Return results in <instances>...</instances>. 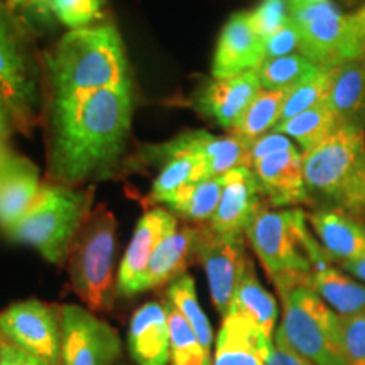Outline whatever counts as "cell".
<instances>
[{
	"label": "cell",
	"instance_id": "cell-1",
	"mask_svg": "<svg viewBox=\"0 0 365 365\" xmlns=\"http://www.w3.org/2000/svg\"><path fill=\"white\" fill-rule=\"evenodd\" d=\"M132 124V88H103L51 98L48 175L73 186L107 178L125 150Z\"/></svg>",
	"mask_w": 365,
	"mask_h": 365
},
{
	"label": "cell",
	"instance_id": "cell-2",
	"mask_svg": "<svg viewBox=\"0 0 365 365\" xmlns=\"http://www.w3.org/2000/svg\"><path fill=\"white\" fill-rule=\"evenodd\" d=\"M43 66L51 98L132 88L125 46L112 24L70 31L44 54Z\"/></svg>",
	"mask_w": 365,
	"mask_h": 365
},
{
	"label": "cell",
	"instance_id": "cell-3",
	"mask_svg": "<svg viewBox=\"0 0 365 365\" xmlns=\"http://www.w3.org/2000/svg\"><path fill=\"white\" fill-rule=\"evenodd\" d=\"M303 176L312 202L365 218V127L339 125L303 153Z\"/></svg>",
	"mask_w": 365,
	"mask_h": 365
},
{
	"label": "cell",
	"instance_id": "cell-4",
	"mask_svg": "<svg viewBox=\"0 0 365 365\" xmlns=\"http://www.w3.org/2000/svg\"><path fill=\"white\" fill-rule=\"evenodd\" d=\"M245 237L279 296L296 286H309L314 267L330 259L299 208H262Z\"/></svg>",
	"mask_w": 365,
	"mask_h": 365
},
{
	"label": "cell",
	"instance_id": "cell-5",
	"mask_svg": "<svg viewBox=\"0 0 365 365\" xmlns=\"http://www.w3.org/2000/svg\"><path fill=\"white\" fill-rule=\"evenodd\" d=\"M117 220L100 205L86 215L68 250V272L73 289L90 312L110 309L117 294Z\"/></svg>",
	"mask_w": 365,
	"mask_h": 365
},
{
	"label": "cell",
	"instance_id": "cell-6",
	"mask_svg": "<svg viewBox=\"0 0 365 365\" xmlns=\"http://www.w3.org/2000/svg\"><path fill=\"white\" fill-rule=\"evenodd\" d=\"M91 191L46 182L33 207L6 232L7 237L31 245L48 262L66 259L73 237L90 213Z\"/></svg>",
	"mask_w": 365,
	"mask_h": 365
},
{
	"label": "cell",
	"instance_id": "cell-7",
	"mask_svg": "<svg viewBox=\"0 0 365 365\" xmlns=\"http://www.w3.org/2000/svg\"><path fill=\"white\" fill-rule=\"evenodd\" d=\"M0 95L11 108L17 130L27 132L38 122L39 68L29 27L6 2H0Z\"/></svg>",
	"mask_w": 365,
	"mask_h": 365
},
{
	"label": "cell",
	"instance_id": "cell-8",
	"mask_svg": "<svg viewBox=\"0 0 365 365\" xmlns=\"http://www.w3.org/2000/svg\"><path fill=\"white\" fill-rule=\"evenodd\" d=\"M282 318L274 341L317 365H344L336 346V314L312 286L301 284L281 294Z\"/></svg>",
	"mask_w": 365,
	"mask_h": 365
},
{
	"label": "cell",
	"instance_id": "cell-9",
	"mask_svg": "<svg viewBox=\"0 0 365 365\" xmlns=\"http://www.w3.org/2000/svg\"><path fill=\"white\" fill-rule=\"evenodd\" d=\"M59 317L61 365H115L122 349L115 328L78 304H65Z\"/></svg>",
	"mask_w": 365,
	"mask_h": 365
},
{
	"label": "cell",
	"instance_id": "cell-10",
	"mask_svg": "<svg viewBox=\"0 0 365 365\" xmlns=\"http://www.w3.org/2000/svg\"><path fill=\"white\" fill-rule=\"evenodd\" d=\"M0 335L49 365H61V317L49 304L27 299L0 313Z\"/></svg>",
	"mask_w": 365,
	"mask_h": 365
},
{
	"label": "cell",
	"instance_id": "cell-11",
	"mask_svg": "<svg viewBox=\"0 0 365 365\" xmlns=\"http://www.w3.org/2000/svg\"><path fill=\"white\" fill-rule=\"evenodd\" d=\"M195 259L207 274L217 312L225 317L242 274L250 262L244 239H230L205 225H195Z\"/></svg>",
	"mask_w": 365,
	"mask_h": 365
},
{
	"label": "cell",
	"instance_id": "cell-12",
	"mask_svg": "<svg viewBox=\"0 0 365 365\" xmlns=\"http://www.w3.org/2000/svg\"><path fill=\"white\" fill-rule=\"evenodd\" d=\"M145 161L161 164V171L150 188L149 202L171 207L186 186L203 181V168L193 150L191 132L159 145H149L143 150Z\"/></svg>",
	"mask_w": 365,
	"mask_h": 365
},
{
	"label": "cell",
	"instance_id": "cell-13",
	"mask_svg": "<svg viewBox=\"0 0 365 365\" xmlns=\"http://www.w3.org/2000/svg\"><path fill=\"white\" fill-rule=\"evenodd\" d=\"M262 191L250 168H237L223 176L222 198L208 222L213 232L230 239H244L262 210Z\"/></svg>",
	"mask_w": 365,
	"mask_h": 365
},
{
	"label": "cell",
	"instance_id": "cell-14",
	"mask_svg": "<svg viewBox=\"0 0 365 365\" xmlns=\"http://www.w3.org/2000/svg\"><path fill=\"white\" fill-rule=\"evenodd\" d=\"M178 218L166 208H154L137 222L134 235L122 259L117 276V294L134 296L143 293V281L149 261L159 242L178 225Z\"/></svg>",
	"mask_w": 365,
	"mask_h": 365
},
{
	"label": "cell",
	"instance_id": "cell-15",
	"mask_svg": "<svg viewBox=\"0 0 365 365\" xmlns=\"http://www.w3.org/2000/svg\"><path fill=\"white\" fill-rule=\"evenodd\" d=\"M261 90L257 70L213 78L196 93L195 108L222 129L230 130Z\"/></svg>",
	"mask_w": 365,
	"mask_h": 365
},
{
	"label": "cell",
	"instance_id": "cell-16",
	"mask_svg": "<svg viewBox=\"0 0 365 365\" xmlns=\"http://www.w3.org/2000/svg\"><path fill=\"white\" fill-rule=\"evenodd\" d=\"M266 61L264 39L250 24V12H237L223 26L213 54V78H227L257 70Z\"/></svg>",
	"mask_w": 365,
	"mask_h": 365
},
{
	"label": "cell",
	"instance_id": "cell-17",
	"mask_svg": "<svg viewBox=\"0 0 365 365\" xmlns=\"http://www.w3.org/2000/svg\"><path fill=\"white\" fill-rule=\"evenodd\" d=\"M252 171L271 207L312 203L304 185L303 153L296 148L259 159L252 164Z\"/></svg>",
	"mask_w": 365,
	"mask_h": 365
},
{
	"label": "cell",
	"instance_id": "cell-18",
	"mask_svg": "<svg viewBox=\"0 0 365 365\" xmlns=\"http://www.w3.org/2000/svg\"><path fill=\"white\" fill-rule=\"evenodd\" d=\"M272 339L252 319L227 313L217 335L213 365H266Z\"/></svg>",
	"mask_w": 365,
	"mask_h": 365
},
{
	"label": "cell",
	"instance_id": "cell-19",
	"mask_svg": "<svg viewBox=\"0 0 365 365\" xmlns=\"http://www.w3.org/2000/svg\"><path fill=\"white\" fill-rule=\"evenodd\" d=\"M41 191L39 171L16 153L0 161V228L7 232L29 212Z\"/></svg>",
	"mask_w": 365,
	"mask_h": 365
},
{
	"label": "cell",
	"instance_id": "cell-20",
	"mask_svg": "<svg viewBox=\"0 0 365 365\" xmlns=\"http://www.w3.org/2000/svg\"><path fill=\"white\" fill-rule=\"evenodd\" d=\"M127 346L137 365L170 364V327L164 303L150 301L132 314L127 331Z\"/></svg>",
	"mask_w": 365,
	"mask_h": 365
},
{
	"label": "cell",
	"instance_id": "cell-21",
	"mask_svg": "<svg viewBox=\"0 0 365 365\" xmlns=\"http://www.w3.org/2000/svg\"><path fill=\"white\" fill-rule=\"evenodd\" d=\"M308 223L331 261H354L365 252V222L339 208H319Z\"/></svg>",
	"mask_w": 365,
	"mask_h": 365
},
{
	"label": "cell",
	"instance_id": "cell-22",
	"mask_svg": "<svg viewBox=\"0 0 365 365\" xmlns=\"http://www.w3.org/2000/svg\"><path fill=\"white\" fill-rule=\"evenodd\" d=\"M195 259V225H178L159 242L143 281V291L154 289L182 276Z\"/></svg>",
	"mask_w": 365,
	"mask_h": 365
},
{
	"label": "cell",
	"instance_id": "cell-23",
	"mask_svg": "<svg viewBox=\"0 0 365 365\" xmlns=\"http://www.w3.org/2000/svg\"><path fill=\"white\" fill-rule=\"evenodd\" d=\"M325 103L340 125L365 127V58L333 68L331 88Z\"/></svg>",
	"mask_w": 365,
	"mask_h": 365
},
{
	"label": "cell",
	"instance_id": "cell-24",
	"mask_svg": "<svg viewBox=\"0 0 365 365\" xmlns=\"http://www.w3.org/2000/svg\"><path fill=\"white\" fill-rule=\"evenodd\" d=\"M193 150L203 168V180L225 176L237 168H252L250 144L235 135L218 137L207 130L191 132Z\"/></svg>",
	"mask_w": 365,
	"mask_h": 365
},
{
	"label": "cell",
	"instance_id": "cell-25",
	"mask_svg": "<svg viewBox=\"0 0 365 365\" xmlns=\"http://www.w3.org/2000/svg\"><path fill=\"white\" fill-rule=\"evenodd\" d=\"M309 286L336 314L349 317L365 312V286L333 266L331 259L314 267Z\"/></svg>",
	"mask_w": 365,
	"mask_h": 365
},
{
	"label": "cell",
	"instance_id": "cell-26",
	"mask_svg": "<svg viewBox=\"0 0 365 365\" xmlns=\"http://www.w3.org/2000/svg\"><path fill=\"white\" fill-rule=\"evenodd\" d=\"M240 313L252 319L269 339L274 340V328L277 322V303L259 281L254 264L250 261L242 274L232 298L228 313Z\"/></svg>",
	"mask_w": 365,
	"mask_h": 365
},
{
	"label": "cell",
	"instance_id": "cell-27",
	"mask_svg": "<svg viewBox=\"0 0 365 365\" xmlns=\"http://www.w3.org/2000/svg\"><path fill=\"white\" fill-rule=\"evenodd\" d=\"M291 88L282 90H261L254 102L249 105L235 125L230 129V134L239 137L252 145L254 140L267 134L269 129H274L281 120V112Z\"/></svg>",
	"mask_w": 365,
	"mask_h": 365
},
{
	"label": "cell",
	"instance_id": "cell-28",
	"mask_svg": "<svg viewBox=\"0 0 365 365\" xmlns=\"http://www.w3.org/2000/svg\"><path fill=\"white\" fill-rule=\"evenodd\" d=\"M339 125V118L331 112V108L323 102L317 107L298 113V115L287 118V120L277 122L272 130L294 139L301 145V149L307 153L322 140H325Z\"/></svg>",
	"mask_w": 365,
	"mask_h": 365
},
{
	"label": "cell",
	"instance_id": "cell-29",
	"mask_svg": "<svg viewBox=\"0 0 365 365\" xmlns=\"http://www.w3.org/2000/svg\"><path fill=\"white\" fill-rule=\"evenodd\" d=\"M222 190L223 176L193 182L178 195L170 210L190 225H205L215 215Z\"/></svg>",
	"mask_w": 365,
	"mask_h": 365
},
{
	"label": "cell",
	"instance_id": "cell-30",
	"mask_svg": "<svg viewBox=\"0 0 365 365\" xmlns=\"http://www.w3.org/2000/svg\"><path fill=\"white\" fill-rule=\"evenodd\" d=\"M166 301L175 307L178 312L182 314V318L190 323L193 328L195 335L198 336L200 344L205 349V352L212 355V344H213V330L210 325V319L200 307L198 298H196L195 279L190 274H182L168 286Z\"/></svg>",
	"mask_w": 365,
	"mask_h": 365
},
{
	"label": "cell",
	"instance_id": "cell-31",
	"mask_svg": "<svg viewBox=\"0 0 365 365\" xmlns=\"http://www.w3.org/2000/svg\"><path fill=\"white\" fill-rule=\"evenodd\" d=\"M319 70L323 68L314 65L303 54L293 53L282 58L266 59L257 68V76L262 90H282L303 83L304 80L317 75Z\"/></svg>",
	"mask_w": 365,
	"mask_h": 365
},
{
	"label": "cell",
	"instance_id": "cell-32",
	"mask_svg": "<svg viewBox=\"0 0 365 365\" xmlns=\"http://www.w3.org/2000/svg\"><path fill=\"white\" fill-rule=\"evenodd\" d=\"M170 327V350L173 365H213L212 355L205 352L193 328L182 318V314L173 307L170 301H164Z\"/></svg>",
	"mask_w": 365,
	"mask_h": 365
},
{
	"label": "cell",
	"instance_id": "cell-33",
	"mask_svg": "<svg viewBox=\"0 0 365 365\" xmlns=\"http://www.w3.org/2000/svg\"><path fill=\"white\" fill-rule=\"evenodd\" d=\"M331 75L333 70H325L323 68L312 78L293 86L289 95H287L284 107H282L281 120H287V118L298 115V113L308 110V108H313L319 103L327 102L328 93H330L331 88Z\"/></svg>",
	"mask_w": 365,
	"mask_h": 365
},
{
	"label": "cell",
	"instance_id": "cell-34",
	"mask_svg": "<svg viewBox=\"0 0 365 365\" xmlns=\"http://www.w3.org/2000/svg\"><path fill=\"white\" fill-rule=\"evenodd\" d=\"M336 346L344 365H365V312L336 318Z\"/></svg>",
	"mask_w": 365,
	"mask_h": 365
},
{
	"label": "cell",
	"instance_id": "cell-35",
	"mask_svg": "<svg viewBox=\"0 0 365 365\" xmlns=\"http://www.w3.org/2000/svg\"><path fill=\"white\" fill-rule=\"evenodd\" d=\"M105 0H53V16L71 31L85 29L103 17Z\"/></svg>",
	"mask_w": 365,
	"mask_h": 365
},
{
	"label": "cell",
	"instance_id": "cell-36",
	"mask_svg": "<svg viewBox=\"0 0 365 365\" xmlns=\"http://www.w3.org/2000/svg\"><path fill=\"white\" fill-rule=\"evenodd\" d=\"M291 19V12L286 0H264V2L250 12V24L259 38L267 39L269 36L282 29Z\"/></svg>",
	"mask_w": 365,
	"mask_h": 365
},
{
	"label": "cell",
	"instance_id": "cell-37",
	"mask_svg": "<svg viewBox=\"0 0 365 365\" xmlns=\"http://www.w3.org/2000/svg\"><path fill=\"white\" fill-rule=\"evenodd\" d=\"M299 48V33L294 22H289L282 29L264 39V49H266V59L282 58L293 54Z\"/></svg>",
	"mask_w": 365,
	"mask_h": 365
},
{
	"label": "cell",
	"instance_id": "cell-38",
	"mask_svg": "<svg viewBox=\"0 0 365 365\" xmlns=\"http://www.w3.org/2000/svg\"><path fill=\"white\" fill-rule=\"evenodd\" d=\"M296 145L291 143V139L284 134H279V132H267L262 137H259L257 140H254L252 145H250V164H254L259 159H264L271 154L281 153V150L293 149ZM252 170V168H250Z\"/></svg>",
	"mask_w": 365,
	"mask_h": 365
},
{
	"label": "cell",
	"instance_id": "cell-39",
	"mask_svg": "<svg viewBox=\"0 0 365 365\" xmlns=\"http://www.w3.org/2000/svg\"><path fill=\"white\" fill-rule=\"evenodd\" d=\"M0 365H49L34 355L27 354L6 339H0Z\"/></svg>",
	"mask_w": 365,
	"mask_h": 365
},
{
	"label": "cell",
	"instance_id": "cell-40",
	"mask_svg": "<svg viewBox=\"0 0 365 365\" xmlns=\"http://www.w3.org/2000/svg\"><path fill=\"white\" fill-rule=\"evenodd\" d=\"M53 0H6V4L11 9H14L17 14L24 12L31 17H38V19L48 22L51 21L53 11H51Z\"/></svg>",
	"mask_w": 365,
	"mask_h": 365
},
{
	"label": "cell",
	"instance_id": "cell-41",
	"mask_svg": "<svg viewBox=\"0 0 365 365\" xmlns=\"http://www.w3.org/2000/svg\"><path fill=\"white\" fill-rule=\"evenodd\" d=\"M266 365H317V364L309 362L308 359L301 357V355L293 352V350H289L287 346L272 340L271 352H269Z\"/></svg>",
	"mask_w": 365,
	"mask_h": 365
},
{
	"label": "cell",
	"instance_id": "cell-42",
	"mask_svg": "<svg viewBox=\"0 0 365 365\" xmlns=\"http://www.w3.org/2000/svg\"><path fill=\"white\" fill-rule=\"evenodd\" d=\"M12 130H17L16 122H14L11 108L7 107L6 100H4L2 95H0V135L7 137L9 139V135H11Z\"/></svg>",
	"mask_w": 365,
	"mask_h": 365
},
{
	"label": "cell",
	"instance_id": "cell-43",
	"mask_svg": "<svg viewBox=\"0 0 365 365\" xmlns=\"http://www.w3.org/2000/svg\"><path fill=\"white\" fill-rule=\"evenodd\" d=\"M340 266L345 272L352 274L354 277H357V279L365 282V252L362 255H359L357 259H354V261L344 262L340 264Z\"/></svg>",
	"mask_w": 365,
	"mask_h": 365
},
{
	"label": "cell",
	"instance_id": "cell-44",
	"mask_svg": "<svg viewBox=\"0 0 365 365\" xmlns=\"http://www.w3.org/2000/svg\"><path fill=\"white\" fill-rule=\"evenodd\" d=\"M325 2V0H289V12L298 11V9L308 7V6H314V4Z\"/></svg>",
	"mask_w": 365,
	"mask_h": 365
},
{
	"label": "cell",
	"instance_id": "cell-45",
	"mask_svg": "<svg viewBox=\"0 0 365 365\" xmlns=\"http://www.w3.org/2000/svg\"><path fill=\"white\" fill-rule=\"evenodd\" d=\"M11 154H14V150L11 149V145H9V139L0 135V161H4V159L11 156Z\"/></svg>",
	"mask_w": 365,
	"mask_h": 365
}]
</instances>
